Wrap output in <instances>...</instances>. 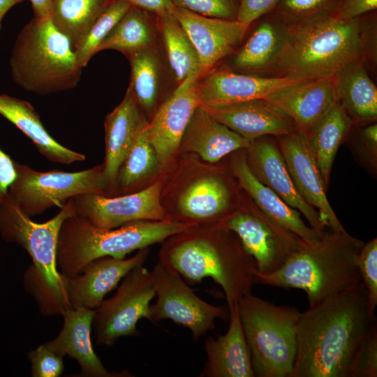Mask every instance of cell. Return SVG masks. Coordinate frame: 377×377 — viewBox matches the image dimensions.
Instances as JSON below:
<instances>
[{"instance_id": "cell-1", "label": "cell", "mask_w": 377, "mask_h": 377, "mask_svg": "<svg viewBox=\"0 0 377 377\" xmlns=\"http://www.w3.org/2000/svg\"><path fill=\"white\" fill-rule=\"evenodd\" d=\"M376 320L362 281L309 306L299 320L290 377H356Z\"/></svg>"}, {"instance_id": "cell-2", "label": "cell", "mask_w": 377, "mask_h": 377, "mask_svg": "<svg viewBox=\"0 0 377 377\" xmlns=\"http://www.w3.org/2000/svg\"><path fill=\"white\" fill-rule=\"evenodd\" d=\"M160 263L187 282L211 277L225 295L228 309L251 294L256 264L237 236L217 223L193 226L164 241Z\"/></svg>"}, {"instance_id": "cell-3", "label": "cell", "mask_w": 377, "mask_h": 377, "mask_svg": "<svg viewBox=\"0 0 377 377\" xmlns=\"http://www.w3.org/2000/svg\"><path fill=\"white\" fill-rule=\"evenodd\" d=\"M287 26L282 50L269 76L301 80L336 77L364 60L362 16L345 20L332 14Z\"/></svg>"}, {"instance_id": "cell-4", "label": "cell", "mask_w": 377, "mask_h": 377, "mask_svg": "<svg viewBox=\"0 0 377 377\" xmlns=\"http://www.w3.org/2000/svg\"><path fill=\"white\" fill-rule=\"evenodd\" d=\"M73 214V198L44 223L33 221L8 196L0 203V235L22 246L31 257L32 263L24 272V285L45 316L61 315L71 308L67 277L59 272L57 265V248L61 226Z\"/></svg>"}, {"instance_id": "cell-5", "label": "cell", "mask_w": 377, "mask_h": 377, "mask_svg": "<svg viewBox=\"0 0 377 377\" xmlns=\"http://www.w3.org/2000/svg\"><path fill=\"white\" fill-rule=\"evenodd\" d=\"M364 244L346 231L331 230L317 242H305L276 271L266 274L256 271L255 283L302 289L313 306L361 281L356 261Z\"/></svg>"}, {"instance_id": "cell-6", "label": "cell", "mask_w": 377, "mask_h": 377, "mask_svg": "<svg viewBox=\"0 0 377 377\" xmlns=\"http://www.w3.org/2000/svg\"><path fill=\"white\" fill-rule=\"evenodd\" d=\"M194 226L170 219L136 221L114 228H101L77 214L62 223L58 237L59 272L73 277L89 262L105 256L124 258L135 250L164 242Z\"/></svg>"}, {"instance_id": "cell-7", "label": "cell", "mask_w": 377, "mask_h": 377, "mask_svg": "<svg viewBox=\"0 0 377 377\" xmlns=\"http://www.w3.org/2000/svg\"><path fill=\"white\" fill-rule=\"evenodd\" d=\"M10 66L13 81L24 90L39 95L75 88L83 69L70 40L49 16L34 17L20 30Z\"/></svg>"}, {"instance_id": "cell-8", "label": "cell", "mask_w": 377, "mask_h": 377, "mask_svg": "<svg viewBox=\"0 0 377 377\" xmlns=\"http://www.w3.org/2000/svg\"><path fill=\"white\" fill-rule=\"evenodd\" d=\"M252 368L258 377H290L301 312L251 294L238 302Z\"/></svg>"}, {"instance_id": "cell-9", "label": "cell", "mask_w": 377, "mask_h": 377, "mask_svg": "<svg viewBox=\"0 0 377 377\" xmlns=\"http://www.w3.org/2000/svg\"><path fill=\"white\" fill-rule=\"evenodd\" d=\"M15 168L16 177L8 196L30 218L55 207L61 208L69 199L80 195H105L102 165L77 172H41L15 161Z\"/></svg>"}, {"instance_id": "cell-10", "label": "cell", "mask_w": 377, "mask_h": 377, "mask_svg": "<svg viewBox=\"0 0 377 377\" xmlns=\"http://www.w3.org/2000/svg\"><path fill=\"white\" fill-rule=\"evenodd\" d=\"M155 296L151 271L142 265L128 272L115 294L95 309L92 327L96 343L112 346L120 337L138 336V322L151 321L150 302Z\"/></svg>"}, {"instance_id": "cell-11", "label": "cell", "mask_w": 377, "mask_h": 377, "mask_svg": "<svg viewBox=\"0 0 377 377\" xmlns=\"http://www.w3.org/2000/svg\"><path fill=\"white\" fill-rule=\"evenodd\" d=\"M217 224L237 236L244 250L253 258L259 274H269L280 268L306 242L258 208L232 211Z\"/></svg>"}, {"instance_id": "cell-12", "label": "cell", "mask_w": 377, "mask_h": 377, "mask_svg": "<svg viewBox=\"0 0 377 377\" xmlns=\"http://www.w3.org/2000/svg\"><path fill=\"white\" fill-rule=\"evenodd\" d=\"M151 272L156 297L150 305L151 322L171 320L188 328L197 340L214 329L216 319L227 318L228 309L200 298L179 274L160 262Z\"/></svg>"}, {"instance_id": "cell-13", "label": "cell", "mask_w": 377, "mask_h": 377, "mask_svg": "<svg viewBox=\"0 0 377 377\" xmlns=\"http://www.w3.org/2000/svg\"><path fill=\"white\" fill-rule=\"evenodd\" d=\"M159 180L137 191L116 196L87 193L73 198L75 214L101 228H114L136 221L170 219L161 200Z\"/></svg>"}, {"instance_id": "cell-14", "label": "cell", "mask_w": 377, "mask_h": 377, "mask_svg": "<svg viewBox=\"0 0 377 377\" xmlns=\"http://www.w3.org/2000/svg\"><path fill=\"white\" fill-rule=\"evenodd\" d=\"M201 77L193 75L179 83L148 123L149 140L162 170L170 166L177 154L185 130L200 105Z\"/></svg>"}, {"instance_id": "cell-15", "label": "cell", "mask_w": 377, "mask_h": 377, "mask_svg": "<svg viewBox=\"0 0 377 377\" xmlns=\"http://www.w3.org/2000/svg\"><path fill=\"white\" fill-rule=\"evenodd\" d=\"M277 138L279 147L300 194L318 212L326 227L332 231H346L326 196L327 190L306 136L296 131Z\"/></svg>"}, {"instance_id": "cell-16", "label": "cell", "mask_w": 377, "mask_h": 377, "mask_svg": "<svg viewBox=\"0 0 377 377\" xmlns=\"http://www.w3.org/2000/svg\"><path fill=\"white\" fill-rule=\"evenodd\" d=\"M263 137L252 140L246 149V158L251 170L261 183L299 211L309 226L322 236L326 226L318 212L297 190L279 146L272 140Z\"/></svg>"}, {"instance_id": "cell-17", "label": "cell", "mask_w": 377, "mask_h": 377, "mask_svg": "<svg viewBox=\"0 0 377 377\" xmlns=\"http://www.w3.org/2000/svg\"><path fill=\"white\" fill-rule=\"evenodd\" d=\"M171 13L194 45L202 76L237 49L249 27L237 20L206 17L177 6Z\"/></svg>"}, {"instance_id": "cell-18", "label": "cell", "mask_w": 377, "mask_h": 377, "mask_svg": "<svg viewBox=\"0 0 377 377\" xmlns=\"http://www.w3.org/2000/svg\"><path fill=\"white\" fill-rule=\"evenodd\" d=\"M148 255V248H145L130 258L105 256L89 262L80 274L67 277L66 287L70 307L96 309L128 272L144 265Z\"/></svg>"}, {"instance_id": "cell-19", "label": "cell", "mask_w": 377, "mask_h": 377, "mask_svg": "<svg viewBox=\"0 0 377 377\" xmlns=\"http://www.w3.org/2000/svg\"><path fill=\"white\" fill-rule=\"evenodd\" d=\"M300 81L288 77L242 73L228 68L209 71L199 81L200 105L214 107L265 99L278 89Z\"/></svg>"}, {"instance_id": "cell-20", "label": "cell", "mask_w": 377, "mask_h": 377, "mask_svg": "<svg viewBox=\"0 0 377 377\" xmlns=\"http://www.w3.org/2000/svg\"><path fill=\"white\" fill-rule=\"evenodd\" d=\"M336 77L305 80L281 87L265 99L293 121L306 136L337 101Z\"/></svg>"}, {"instance_id": "cell-21", "label": "cell", "mask_w": 377, "mask_h": 377, "mask_svg": "<svg viewBox=\"0 0 377 377\" xmlns=\"http://www.w3.org/2000/svg\"><path fill=\"white\" fill-rule=\"evenodd\" d=\"M95 309L70 308L62 314L63 327L58 336L44 343L45 346L63 358L68 355L77 361L80 371L77 376L124 377L132 376L124 371H108L95 353L91 332Z\"/></svg>"}, {"instance_id": "cell-22", "label": "cell", "mask_w": 377, "mask_h": 377, "mask_svg": "<svg viewBox=\"0 0 377 377\" xmlns=\"http://www.w3.org/2000/svg\"><path fill=\"white\" fill-rule=\"evenodd\" d=\"M202 107L217 121L250 141L265 135H289L297 131L289 116L265 99Z\"/></svg>"}, {"instance_id": "cell-23", "label": "cell", "mask_w": 377, "mask_h": 377, "mask_svg": "<svg viewBox=\"0 0 377 377\" xmlns=\"http://www.w3.org/2000/svg\"><path fill=\"white\" fill-rule=\"evenodd\" d=\"M139 108L129 84L121 102L105 119V155L102 165L106 196H111L120 166L146 120Z\"/></svg>"}, {"instance_id": "cell-24", "label": "cell", "mask_w": 377, "mask_h": 377, "mask_svg": "<svg viewBox=\"0 0 377 377\" xmlns=\"http://www.w3.org/2000/svg\"><path fill=\"white\" fill-rule=\"evenodd\" d=\"M231 196L221 176L209 172L200 175L180 191L172 220L194 226L217 223L230 212Z\"/></svg>"}, {"instance_id": "cell-25", "label": "cell", "mask_w": 377, "mask_h": 377, "mask_svg": "<svg viewBox=\"0 0 377 377\" xmlns=\"http://www.w3.org/2000/svg\"><path fill=\"white\" fill-rule=\"evenodd\" d=\"M229 327L223 335L205 341L207 360L200 376L254 377L238 304L228 310Z\"/></svg>"}, {"instance_id": "cell-26", "label": "cell", "mask_w": 377, "mask_h": 377, "mask_svg": "<svg viewBox=\"0 0 377 377\" xmlns=\"http://www.w3.org/2000/svg\"><path fill=\"white\" fill-rule=\"evenodd\" d=\"M232 170L240 186L251 196L264 214L307 243L318 241L320 235L302 220L301 213L289 206L276 193L261 183L251 170L246 156H237Z\"/></svg>"}, {"instance_id": "cell-27", "label": "cell", "mask_w": 377, "mask_h": 377, "mask_svg": "<svg viewBox=\"0 0 377 377\" xmlns=\"http://www.w3.org/2000/svg\"><path fill=\"white\" fill-rule=\"evenodd\" d=\"M251 142L199 105L185 130L179 149L196 154L204 161L214 163L233 151L247 149Z\"/></svg>"}, {"instance_id": "cell-28", "label": "cell", "mask_w": 377, "mask_h": 377, "mask_svg": "<svg viewBox=\"0 0 377 377\" xmlns=\"http://www.w3.org/2000/svg\"><path fill=\"white\" fill-rule=\"evenodd\" d=\"M263 16L232 59L239 73L269 75L281 54L288 26L272 11Z\"/></svg>"}, {"instance_id": "cell-29", "label": "cell", "mask_w": 377, "mask_h": 377, "mask_svg": "<svg viewBox=\"0 0 377 377\" xmlns=\"http://www.w3.org/2000/svg\"><path fill=\"white\" fill-rule=\"evenodd\" d=\"M0 114L22 131L50 161L69 165L85 160L84 154L63 146L49 133L39 114L27 101L0 94Z\"/></svg>"}, {"instance_id": "cell-30", "label": "cell", "mask_w": 377, "mask_h": 377, "mask_svg": "<svg viewBox=\"0 0 377 377\" xmlns=\"http://www.w3.org/2000/svg\"><path fill=\"white\" fill-rule=\"evenodd\" d=\"M337 101L353 123L377 118V89L369 76L364 61H359L336 76Z\"/></svg>"}, {"instance_id": "cell-31", "label": "cell", "mask_w": 377, "mask_h": 377, "mask_svg": "<svg viewBox=\"0 0 377 377\" xmlns=\"http://www.w3.org/2000/svg\"><path fill=\"white\" fill-rule=\"evenodd\" d=\"M353 124L336 101L306 136L326 190L338 149Z\"/></svg>"}, {"instance_id": "cell-32", "label": "cell", "mask_w": 377, "mask_h": 377, "mask_svg": "<svg viewBox=\"0 0 377 377\" xmlns=\"http://www.w3.org/2000/svg\"><path fill=\"white\" fill-rule=\"evenodd\" d=\"M162 170L149 140L145 120L119 170L111 196L140 190L148 177Z\"/></svg>"}, {"instance_id": "cell-33", "label": "cell", "mask_w": 377, "mask_h": 377, "mask_svg": "<svg viewBox=\"0 0 377 377\" xmlns=\"http://www.w3.org/2000/svg\"><path fill=\"white\" fill-rule=\"evenodd\" d=\"M158 17L168 63L178 84L193 75L202 77L198 53L179 21L171 12Z\"/></svg>"}, {"instance_id": "cell-34", "label": "cell", "mask_w": 377, "mask_h": 377, "mask_svg": "<svg viewBox=\"0 0 377 377\" xmlns=\"http://www.w3.org/2000/svg\"><path fill=\"white\" fill-rule=\"evenodd\" d=\"M113 0H54L49 17L73 47Z\"/></svg>"}, {"instance_id": "cell-35", "label": "cell", "mask_w": 377, "mask_h": 377, "mask_svg": "<svg viewBox=\"0 0 377 377\" xmlns=\"http://www.w3.org/2000/svg\"><path fill=\"white\" fill-rule=\"evenodd\" d=\"M145 10L131 6L112 31L101 43L96 53L114 50L128 56L151 47L152 27Z\"/></svg>"}, {"instance_id": "cell-36", "label": "cell", "mask_w": 377, "mask_h": 377, "mask_svg": "<svg viewBox=\"0 0 377 377\" xmlns=\"http://www.w3.org/2000/svg\"><path fill=\"white\" fill-rule=\"evenodd\" d=\"M131 69L130 85L136 100L147 114L156 105L160 84V66L158 57L151 47L127 56Z\"/></svg>"}, {"instance_id": "cell-37", "label": "cell", "mask_w": 377, "mask_h": 377, "mask_svg": "<svg viewBox=\"0 0 377 377\" xmlns=\"http://www.w3.org/2000/svg\"><path fill=\"white\" fill-rule=\"evenodd\" d=\"M131 5L126 0H113L101 13L87 33L73 47L78 64L84 68L96 54L101 43Z\"/></svg>"}, {"instance_id": "cell-38", "label": "cell", "mask_w": 377, "mask_h": 377, "mask_svg": "<svg viewBox=\"0 0 377 377\" xmlns=\"http://www.w3.org/2000/svg\"><path fill=\"white\" fill-rule=\"evenodd\" d=\"M341 0H279L274 12L287 25L335 14Z\"/></svg>"}, {"instance_id": "cell-39", "label": "cell", "mask_w": 377, "mask_h": 377, "mask_svg": "<svg viewBox=\"0 0 377 377\" xmlns=\"http://www.w3.org/2000/svg\"><path fill=\"white\" fill-rule=\"evenodd\" d=\"M356 264L367 292L369 306L375 313L377 305V239L362 246Z\"/></svg>"}, {"instance_id": "cell-40", "label": "cell", "mask_w": 377, "mask_h": 377, "mask_svg": "<svg viewBox=\"0 0 377 377\" xmlns=\"http://www.w3.org/2000/svg\"><path fill=\"white\" fill-rule=\"evenodd\" d=\"M177 7L196 14L229 20H237L239 0H172Z\"/></svg>"}, {"instance_id": "cell-41", "label": "cell", "mask_w": 377, "mask_h": 377, "mask_svg": "<svg viewBox=\"0 0 377 377\" xmlns=\"http://www.w3.org/2000/svg\"><path fill=\"white\" fill-rule=\"evenodd\" d=\"M33 377H59L64 370L62 357L49 350L44 344L28 353Z\"/></svg>"}, {"instance_id": "cell-42", "label": "cell", "mask_w": 377, "mask_h": 377, "mask_svg": "<svg viewBox=\"0 0 377 377\" xmlns=\"http://www.w3.org/2000/svg\"><path fill=\"white\" fill-rule=\"evenodd\" d=\"M279 0H239L237 20L250 26L262 16L272 12Z\"/></svg>"}, {"instance_id": "cell-43", "label": "cell", "mask_w": 377, "mask_h": 377, "mask_svg": "<svg viewBox=\"0 0 377 377\" xmlns=\"http://www.w3.org/2000/svg\"><path fill=\"white\" fill-rule=\"evenodd\" d=\"M377 376V330L367 340L357 368L356 377Z\"/></svg>"}, {"instance_id": "cell-44", "label": "cell", "mask_w": 377, "mask_h": 377, "mask_svg": "<svg viewBox=\"0 0 377 377\" xmlns=\"http://www.w3.org/2000/svg\"><path fill=\"white\" fill-rule=\"evenodd\" d=\"M377 8V0H341L335 15L345 20L356 18Z\"/></svg>"}, {"instance_id": "cell-45", "label": "cell", "mask_w": 377, "mask_h": 377, "mask_svg": "<svg viewBox=\"0 0 377 377\" xmlns=\"http://www.w3.org/2000/svg\"><path fill=\"white\" fill-rule=\"evenodd\" d=\"M16 175L15 161L0 147V203L8 196Z\"/></svg>"}, {"instance_id": "cell-46", "label": "cell", "mask_w": 377, "mask_h": 377, "mask_svg": "<svg viewBox=\"0 0 377 377\" xmlns=\"http://www.w3.org/2000/svg\"><path fill=\"white\" fill-rule=\"evenodd\" d=\"M131 6L150 11L157 15L167 12H171L175 6L172 0H126Z\"/></svg>"}, {"instance_id": "cell-47", "label": "cell", "mask_w": 377, "mask_h": 377, "mask_svg": "<svg viewBox=\"0 0 377 377\" xmlns=\"http://www.w3.org/2000/svg\"><path fill=\"white\" fill-rule=\"evenodd\" d=\"M34 17L42 18L49 16L52 3L54 0H29Z\"/></svg>"}, {"instance_id": "cell-48", "label": "cell", "mask_w": 377, "mask_h": 377, "mask_svg": "<svg viewBox=\"0 0 377 377\" xmlns=\"http://www.w3.org/2000/svg\"><path fill=\"white\" fill-rule=\"evenodd\" d=\"M364 141L376 154L377 124L375 123L367 126L362 131Z\"/></svg>"}, {"instance_id": "cell-49", "label": "cell", "mask_w": 377, "mask_h": 377, "mask_svg": "<svg viewBox=\"0 0 377 377\" xmlns=\"http://www.w3.org/2000/svg\"><path fill=\"white\" fill-rule=\"evenodd\" d=\"M23 1L24 0H0V31L1 29V22L4 15L13 6Z\"/></svg>"}]
</instances>
